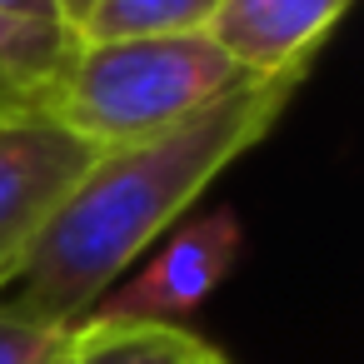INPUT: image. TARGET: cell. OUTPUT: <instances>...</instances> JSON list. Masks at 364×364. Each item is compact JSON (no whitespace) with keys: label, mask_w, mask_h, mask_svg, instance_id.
<instances>
[{"label":"cell","mask_w":364,"mask_h":364,"mask_svg":"<svg viewBox=\"0 0 364 364\" xmlns=\"http://www.w3.org/2000/svg\"><path fill=\"white\" fill-rule=\"evenodd\" d=\"M220 0H95L75 41H145V36H195Z\"/></svg>","instance_id":"cell-8"},{"label":"cell","mask_w":364,"mask_h":364,"mask_svg":"<svg viewBox=\"0 0 364 364\" xmlns=\"http://www.w3.org/2000/svg\"><path fill=\"white\" fill-rule=\"evenodd\" d=\"M55 364H70V349H65V354H60V359H55Z\"/></svg>","instance_id":"cell-12"},{"label":"cell","mask_w":364,"mask_h":364,"mask_svg":"<svg viewBox=\"0 0 364 364\" xmlns=\"http://www.w3.org/2000/svg\"><path fill=\"white\" fill-rule=\"evenodd\" d=\"M95 150L55 120H0V289H6L46 220L90 170Z\"/></svg>","instance_id":"cell-3"},{"label":"cell","mask_w":364,"mask_h":364,"mask_svg":"<svg viewBox=\"0 0 364 364\" xmlns=\"http://www.w3.org/2000/svg\"><path fill=\"white\" fill-rule=\"evenodd\" d=\"M220 364H225V359H220Z\"/></svg>","instance_id":"cell-13"},{"label":"cell","mask_w":364,"mask_h":364,"mask_svg":"<svg viewBox=\"0 0 364 364\" xmlns=\"http://www.w3.org/2000/svg\"><path fill=\"white\" fill-rule=\"evenodd\" d=\"M0 11H6V16H26V21H55L50 0H0Z\"/></svg>","instance_id":"cell-11"},{"label":"cell","mask_w":364,"mask_h":364,"mask_svg":"<svg viewBox=\"0 0 364 364\" xmlns=\"http://www.w3.org/2000/svg\"><path fill=\"white\" fill-rule=\"evenodd\" d=\"M294 90V80H245L150 140L95 150L90 170L46 220L21 274L0 289V304L46 329H80L130 259L279 125Z\"/></svg>","instance_id":"cell-1"},{"label":"cell","mask_w":364,"mask_h":364,"mask_svg":"<svg viewBox=\"0 0 364 364\" xmlns=\"http://www.w3.org/2000/svg\"><path fill=\"white\" fill-rule=\"evenodd\" d=\"M240 250H245V230H240L235 210H210L205 220L180 225L130 284L110 289L95 304V319L180 324L230 279Z\"/></svg>","instance_id":"cell-4"},{"label":"cell","mask_w":364,"mask_h":364,"mask_svg":"<svg viewBox=\"0 0 364 364\" xmlns=\"http://www.w3.org/2000/svg\"><path fill=\"white\" fill-rule=\"evenodd\" d=\"M70 334L31 324V319H21V314H11L6 304H0V364H55L70 349Z\"/></svg>","instance_id":"cell-9"},{"label":"cell","mask_w":364,"mask_h":364,"mask_svg":"<svg viewBox=\"0 0 364 364\" xmlns=\"http://www.w3.org/2000/svg\"><path fill=\"white\" fill-rule=\"evenodd\" d=\"M354 0H220L205 36L250 80H304Z\"/></svg>","instance_id":"cell-5"},{"label":"cell","mask_w":364,"mask_h":364,"mask_svg":"<svg viewBox=\"0 0 364 364\" xmlns=\"http://www.w3.org/2000/svg\"><path fill=\"white\" fill-rule=\"evenodd\" d=\"M230 55L205 36H145V41H75L50 120L90 150H120L150 140L195 110L245 85Z\"/></svg>","instance_id":"cell-2"},{"label":"cell","mask_w":364,"mask_h":364,"mask_svg":"<svg viewBox=\"0 0 364 364\" xmlns=\"http://www.w3.org/2000/svg\"><path fill=\"white\" fill-rule=\"evenodd\" d=\"M70 50L75 36L65 26L0 11V120H50Z\"/></svg>","instance_id":"cell-6"},{"label":"cell","mask_w":364,"mask_h":364,"mask_svg":"<svg viewBox=\"0 0 364 364\" xmlns=\"http://www.w3.org/2000/svg\"><path fill=\"white\" fill-rule=\"evenodd\" d=\"M50 11H55V26H65L70 36H80L85 16L95 11V0H50Z\"/></svg>","instance_id":"cell-10"},{"label":"cell","mask_w":364,"mask_h":364,"mask_svg":"<svg viewBox=\"0 0 364 364\" xmlns=\"http://www.w3.org/2000/svg\"><path fill=\"white\" fill-rule=\"evenodd\" d=\"M225 354L185 324L85 319L70 334V364H220Z\"/></svg>","instance_id":"cell-7"}]
</instances>
